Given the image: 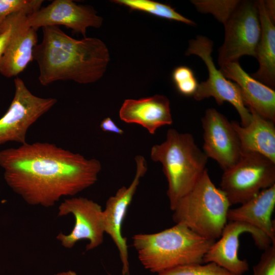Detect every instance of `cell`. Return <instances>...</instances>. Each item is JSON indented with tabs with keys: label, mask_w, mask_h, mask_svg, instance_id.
<instances>
[{
	"label": "cell",
	"mask_w": 275,
	"mask_h": 275,
	"mask_svg": "<svg viewBox=\"0 0 275 275\" xmlns=\"http://www.w3.org/2000/svg\"><path fill=\"white\" fill-rule=\"evenodd\" d=\"M8 186L28 204L53 206L96 183L100 162L49 143H25L0 151Z\"/></svg>",
	"instance_id": "6da1fadb"
},
{
	"label": "cell",
	"mask_w": 275,
	"mask_h": 275,
	"mask_svg": "<svg viewBox=\"0 0 275 275\" xmlns=\"http://www.w3.org/2000/svg\"><path fill=\"white\" fill-rule=\"evenodd\" d=\"M42 30V40L35 46L33 52L42 85L68 80L89 84L103 75L109 54L101 40L87 37L77 40L58 26L44 27Z\"/></svg>",
	"instance_id": "7a4b0ae2"
},
{
	"label": "cell",
	"mask_w": 275,
	"mask_h": 275,
	"mask_svg": "<svg viewBox=\"0 0 275 275\" xmlns=\"http://www.w3.org/2000/svg\"><path fill=\"white\" fill-rule=\"evenodd\" d=\"M215 241L182 224L157 233L132 237L133 246L142 265L158 273L179 265L203 263L204 256Z\"/></svg>",
	"instance_id": "3957f363"
},
{
	"label": "cell",
	"mask_w": 275,
	"mask_h": 275,
	"mask_svg": "<svg viewBox=\"0 0 275 275\" xmlns=\"http://www.w3.org/2000/svg\"><path fill=\"white\" fill-rule=\"evenodd\" d=\"M150 157L162 166L168 181L167 194L172 210L203 174L208 158L196 144L191 134L173 128L167 131L164 142L152 147Z\"/></svg>",
	"instance_id": "277c9868"
},
{
	"label": "cell",
	"mask_w": 275,
	"mask_h": 275,
	"mask_svg": "<svg viewBox=\"0 0 275 275\" xmlns=\"http://www.w3.org/2000/svg\"><path fill=\"white\" fill-rule=\"evenodd\" d=\"M230 206L206 169L192 189L178 202L172 217L176 224L184 225L199 235L215 241L228 222Z\"/></svg>",
	"instance_id": "5b68a950"
},
{
	"label": "cell",
	"mask_w": 275,
	"mask_h": 275,
	"mask_svg": "<svg viewBox=\"0 0 275 275\" xmlns=\"http://www.w3.org/2000/svg\"><path fill=\"white\" fill-rule=\"evenodd\" d=\"M275 184V162L256 152H244L224 171L220 189L231 205L242 204Z\"/></svg>",
	"instance_id": "8992f818"
},
{
	"label": "cell",
	"mask_w": 275,
	"mask_h": 275,
	"mask_svg": "<svg viewBox=\"0 0 275 275\" xmlns=\"http://www.w3.org/2000/svg\"><path fill=\"white\" fill-rule=\"evenodd\" d=\"M213 45L212 40L201 35L189 41L185 55L194 54L200 57L208 71V79L198 84L194 98L197 101H201L212 97L218 105H222L225 101L230 103L239 115L241 125L246 126L251 119L250 111L244 102L238 86L227 79L215 67L211 57Z\"/></svg>",
	"instance_id": "52a82bcc"
},
{
	"label": "cell",
	"mask_w": 275,
	"mask_h": 275,
	"mask_svg": "<svg viewBox=\"0 0 275 275\" xmlns=\"http://www.w3.org/2000/svg\"><path fill=\"white\" fill-rule=\"evenodd\" d=\"M225 39L218 49V63L223 65L238 61L243 56L256 57L261 36V25L256 1H240L224 24Z\"/></svg>",
	"instance_id": "ba28073f"
},
{
	"label": "cell",
	"mask_w": 275,
	"mask_h": 275,
	"mask_svg": "<svg viewBox=\"0 0 275 275\" xmlns=\"http://www.w3.org/2000/svg\"><path fill=\"white\" fill-rule=\"evenodd\" d=\"M15 93L6 113L0 118V146L7 142L26 143L29 127L57 102L54 98L34 95L19 77L14 79Z\"/></svg>",
	"instance_id": "9c48e42d"
},
{
	"label": "cell",
	"mask_w": 275,
	"mask_h": 275,
	"mask_svg": "<svg viewBox=\"0 0 275 275\" xmlns=\"http://www.w3.org/2000/svg\"><path fill=\"white\" fill-rule=\"evenodd\" d=\"M71 213L75 218V224L68 235L60 233L57 237L66 248H72L79 240L89 241L87 251L93 250L102 244L104 233L103 209L92 200L84 197H74L65 200L59 207L58 215Z\"/></svg>",
	"instance_id": "30bf717a"
},
{
	"label": "cell",
	"mask_w": 275,
	"mask_h": 275,
	"mask_svg": "<svg viewBox=\"0 0 275 275\" xmlns=\"http://www.w3.org/2000/svg\"><path fill=\"white\" fill-rule=\"evenodd\" d=\"M251 234L255 244L264 250L272 241L264 233L245 223L229 221L225 225L219 240L215 241L205 254L203 263L213 262L234 275H242L249 269L246 260L238 257L239 238L243 233Z\"/></svg>",
	"instance_id": "8fae6325"
},
{
	"label": "cell",
	"mask_w": 275,
	"mask_h": 275,
	"mask_svg": "<svg viewBox=\"0 0 275 275\" xmlns=\"http://www.w3.org/2000/svg\"><path fill=\"white\" fill-rule=\"evenodd\" d=\"M136 171L130 184L120 187L115 195L110 197L106 202L103 210V223L104 233L111 237L119 253L122 264V275H129V263L126 238L122 234V227L140 179L147 171L146 159L142 155L135 157Z\"/></svg>",
	"instance_id": "7c38bea8"
},
{
	"label": "cell",
	"mask_w": 275,
	"mask_h": 275,
	"mask_svg": "<svg viewBox=\"0 0 275 275\" xmlns=\"http://www.w3.org/2000/svg\"><path fill=\"white\" fill-rule=\"evenodd\" d=\"M203 151L213 159L224 171L240 159L242 152L231 122L214 108L206 110L202 119Z\"/></svg>",
	"instance_id": "4fadbf2b"
},
{
	"label": "cell",
	"mask_w": 275,
	"mask_h": 275,
	"mask_svg": "<svg viewBox=\"0 0 275 275\" xmlns=\"http://www.w3.org/2000/svg\"><path fill=\"white\" fill-rule=\"evenodd\" d=\"M103 19L91 7L71 0H55L27 15L28 24L36 31L48 26L63 25L86 37L87 28H100Z\"/></svg>",
	"instance_id": "5bb4252c"
},
{
	"label": "cell",
	"mask_w": 275,
	"mask_h": 275,
	"mask_svg": "<svg viewBox=\"0 0 275 275\" xmlns=\"http://www.w3.org/2000/svg\"><path fill=\"white\" fill-rule=\"evenodd\" d=\"M27 15L23 12L16 13L11 37L0 59V73L6 77L16 76L34 59L37 34L28 24Z\"/></svg>",
	"instance_id": "9a60e30c"
},
{
	"label": "cell",
	"mask_w": 275,
	"mask_h": 275,
	"mask_svg": "<svg viewBox=\"0 0 275 275\" xmlns=\"http://www.w3.org/2000/svg\"><path fill=\"white\" fill-rule=\"evenodd\" d=\"M219 70L238 86L244 102L261 116L275 122V91L249 75L238 61L227 63Z\"/></svg>",
	"instance_id": "2e32d148"
},
{
	"label": "cell",
	"mask_w": 275,
	"mask_h": 275,
	"mask_svg": "<svg viewBox=\"0 0 275 275\" xmlns=\"http://www.w3.org/2000/svg\"><path fill=\"white\" fill-rule=\"evenodd\" d=\"M119 117L125 123L141 125L151 134L159 128L173 123L170 100L159 94L125 100L119 111Z\"/></svg>",
	"instance_id": "e0dca14e"
},
{
	"label": "cell",
	"mask_w": 275,
	"mask_h": 275,
	"mask_svg": "<svg viewBox=\"0 0 275 275\" xmlns=\"http://www.w3.org/2000/svg\"><path fill=\"white\" fill-rule=\"evenodd\" d=\"M275 207V184L261 190L238 207L229 209L228 221L248 224L262 231L275 243L274 221L271 215Z\"/></svg>",
	"instance_id": "ac0fdd59"
},
{
	"label": "cell",
	"mask_w": 275,
	"mask_h": 275,
	"mask_svg": "<svg viewBox=\"0 0 275 275\" xmlns=\"http://www.w3.org/2000/svg\"><path fill=\"white\" fill-rule=\"evenodd\" d=\"M251 119L245 126L231 121L239 139L242 153L256 152L275 162L274 122L249 108Z\"/></svg>",
	"instance_id": "d6986e66"
},
{
	"label": "cell",
	"mask_w": 275,
	"mask_h": 275,
	"mask_svg": "<svg viewBox=\"0 0 275 275\" xmlns=\"http://www.w3.org/2000/svg\"><path fill=\"white\" fill-rule=\"evenodd\" d=\"M261 36L256 49L258 70L252 75L256 80L273 89L275 87V26L265 9L263 0L256 1Z\"/></svg>",
	"instance_id": "ffe728a7"
},
{
	"label": "cell",
	"mask_w": 275,
	"mask_h": 275,
	"mask_svg": "<svg viewBox=\"0 0 275 275\" xmlns=\"http://www.w3.org/2000/svg\"><path fill=\"white\" fill-rule=\"evenodd\" d=\"M113 2L128 7L131 10L142 11L162 18L196 25L195 22L181 15L167 4L151 0H115Z\"/></svg>",
	"instance_id": "44dd1931"
},
{
	"label": "cell",
	"mask_w": 275,
	"mask_h": 275,
	"mask_svg": "<svg viewBox=\"0 0 275 275\" xmlns=\"http://www.w3.org/2000/svg\"><path fill=\"white\" fill-rule=\"evenodd\" d=\"M239 0H192L191 3L202 13H210L224 24L240 3Z\"/></svg>",
	"instance_id": "7402d4cb"
},
{
	"label": "cell",
	"mask_w": 275,
	"mask_h": 275,
	"mask_svg": "<svg viewBox=\"0 0 275 275\" xmlns=\"http://www.w3.org/2000/svg\"><path fill=\"white\" fill-rule=\"evenodd\" d=\"M157 275H234L213 262L190 263L163 270Z\"/></svg>",
	"instance_id": "603a6c76"
},
{
	"label": "cell",
	"mask_w": 275,
	"mask_h": 275,
	"mask_svg": "<svg viewBox=\"0 0 275 275\" xmlns=\"http://www.w3.org/2000/svg\"><path fill=\"white\" fill-rule=\"evenodd\" d=\"M42 0H0V29L12 14L23 12L28 15L41 8Z\"/></svg>",
	"instance_id": "cb8c5ba5"
},
{
	"label": "cell",
	"mask_w": 275,
	"mask_h": 275,
	"mask_svg": "<svg viewBox=\"0 0 275 275\" xmlns=\"http://www.w3.org/2000/svg\"><path fill=\"white\" fill-rule=\"evenodd\" d=\"M172 78L178 91L182 95H193L197 89V80L193 71L188 67L176 68L173 72Z\"/></svg>",
	"instance_id": "d4e9b609"
},
{
	"label": "cell",
	"mask_w": 275,
	"mask_h": 275,
	"mask_svg": "<svg viewBox=\"0 0 275 275\" xmlns=\"http://www.w3.org/2000/svg\"><path fill=\"white\" fill-rule=\"evenodd\" d=\"M252 275H275V243L264 250Z\"/></svg>",
	"instance_id": "484cf974"
},
{
	"label": "cell",
	"mask_w": 275,
	"mask_h": 275,
	"mask_svg": "<svg viewBox=\"0 0 275 275\" xmlns=\"http://www.w3.org/2000/svg\"><path fill=\"white\" fill-rule=\"evenodd\" d=\"M16 13L11 15L0 29V59L6 50L11 37Z\"/></svg>",
	"instance_id": "4316f807"
},
{
	"label": "cell",
	"mask_w": 275,
	"mask_h": 275,
	"mask_svg": "<svg viewBox=\"0 0 275 275\" xmlns=\"http://www.w3.org/2000/svg\"><path fill=\"white\" fill-rule=\"evenodd\" d=\"M100 127L103 131L122 134L124 131L120 128L109 117L104 118L100 124Z\"/></svg>",
	"instance_id": "83f0119b"
},
{
	"label": "cell",
	"mask_w": 275,
	"mask_h": 275,
	"mask_svg": "<svg viewBox=\"0 0 275 275\" xmlns=\"http://www.w3.org/2000/svg\"><path fill=\"white\" fill-rule=\"evenodd\" d=\"M265 11L271 20L274 22L275 1L273 0L263 1Z\"/></svg>",
	"instance_id": "f1b7e54d"
},
{
	"label": "cell",
	"mask_w": 275,
	"mask_h": 275,
	"mask_svg": "<svg viewBox=\"0 0 275 275\" xmlns=\"http://www.w3.org/2000/svg\"><path fill=\"white\" fill-rule=\"evenodd\" d=\"M54 275H78V274L75 272H74L73 271L69 270V271H67L58 273L55 274Z\"/></svg>",
	"instance_id": "f546056e"
},
{
	"label": "cell",
	"mask_w": 275,
	"mask_h": 275,
	"mask_svg": "<svg viewBox=\"0 0 275 275\" xmlns=\"http://www.w3.org/2000/svg\"><path fill=\"white\" fill-rule=\"evenodd\" d=\"M108 275H111V274H108Z\"/></svg>",
	"instance_id": "4dcf8cb0"
}]
</instances>
